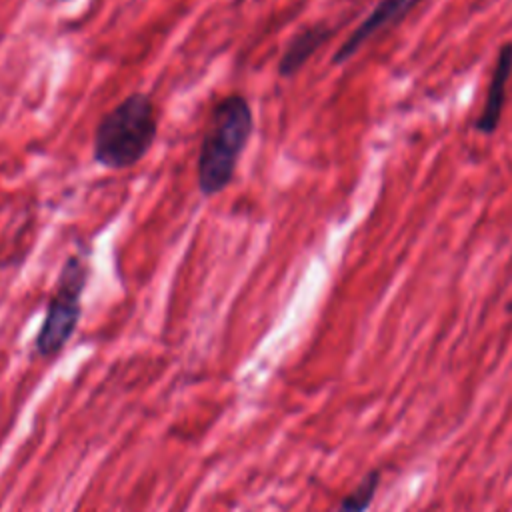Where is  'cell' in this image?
Here are the masks:
<instances>
[{"mask_svg":"<svg viewBox=\"0 0 512 512\" xmlns=\"http://www.w3.org/2000/svg\"><path fill=\"white\" fill-rule=\"evenodd\" d=\"M252 132L254 114L244 94H226L212 106L196 158V184L202 196H216L230 186Z\"/></svg>","mask_w":512,"mask_h":512,"instance_id":"6da1fadb","label":"cell"},{"mask_svg":"<svg viewBox=\"0 0 512 512\" xmlns=\"http://www.w3.org/2000/svg\"><path fill=\"white\" fill-rule=\"evenodd\" d=\"M158 136V108L150 94L130 92L96 124L92 160L108 170H128L144 160Z\"/></svg>","mask_w":512,"mask_h":512,"instance_id":"7a4b0ae2","label":"cell"},{"mask_svg":"<svg viewBox=\"0 0 512 512\" xmlns=\"http://www.w3.org/2000/svg\"><path fill=\"white\" fill-rule=\"evenodd\" d=\"M88 262L82 254H68L60 266L54 292L48 300L44 322L38 330L34 352L42 358L56 356L72 338L80 314H82V292L88 284Z\"/></svg>","mask_w":512,"mask_h":512,"instance_id":"3957f363","label":"cell"},{"mask_svg":"<svg viewBox=\"0 0 512 512\" xmlns=\"http://www.w3.org/2000/svg\"><path fill=\"white\" fill-rule=\"evenodd\" d=\"M420 0H380L372 12L352 30V34L340 44L332 56V64H344L350 60L374 34L402 22Z\"/></svg>","mask_w":512,"mask_h":512,"instance_id":"277c9868","label":"cell"},{"mask_svg":"<svg viewBox=\"0 0 512 512\" xmlns=\"http://www.w3.org/2000/svg\"><path fill=\"white\" fill-rule=\"evenodd\" d=\"M510 74H512V42L504 44L496 56V64L488 82L486 100L476 118V128L482 134H492L500 124V116L506 100V84L510 80Z\"/></svg>","mask_w":512,"mask_h":512,"instance_id":"5b68a950","label":"cell"},{"mask_svg":"<svg viewBox=\"0 0 512 512\" xmlns=\"http://www.w3.org/2000/svg\"><path fill=\"white\" fill-rule=\"evenodd\" d=\"M332 34H334V28L324 22L304 26L302 30H298L280 54L278 74L282 78H292L294 74H298L300 68L328 42Z\"/></svg>","mask_w":512,"mask_h":512,"instance_id":"8992f818","label":"cell"},{"mask_svg":"<svg viewBox=\"0 0 512 512\" xmlns=\"http://www.w3.org/2000/svg\"><path fill=\"white\" fill-rule=\"evenodd\" d=\"M378 472H370L338 506L336 512H366L368 506L374 500L376 488H378Z\"/></svg>","mask_w":512,"mask_h":512,"instance_id":"52a82bcc","label":"cell"},{"mask_svg":"<svg viewBox=\"0 0 512 512\" xmlns=\"http://www.w3.org/2000/svg\"><path fill=\"white\" fill-rule=\"evenodd\" d=\"M58 2H70V0H58Z\"/></svg>","mask_w":512,"mask_h":512,"instance_id":"ba28073f","label":"cell"}]
</instances>
